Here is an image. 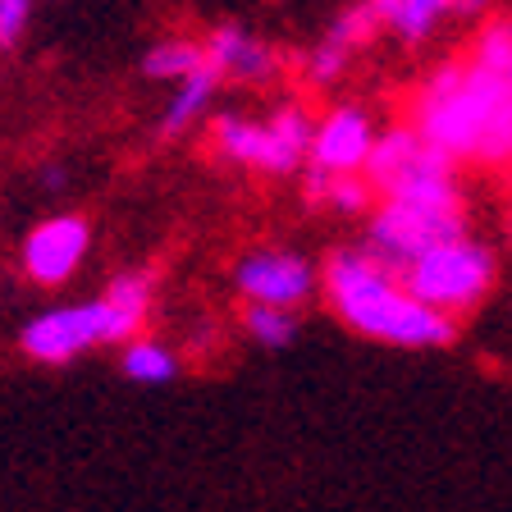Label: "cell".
Returning <instances> with one entry per match:
<instances>
[{
  "label": "cell",
  "instance_id": "cell-12",
  "mask_svg": "<svg viewBox=\"0 0 512 512\" xmlns=\"http://www.w3.org/2000/svg\"><path fill=\"white\" fill-rule=\"evenodd\" d=\"M215 151L234 165H247V170H266V124H256L247 115H220L215 119Z\"/></svg>",
  "mask_w": 512,
  "mask_h": 512
},
{
  "label": "cell",
  "instance_id": "cell-3",
  "mask_svg": "<svg viewBox=\"0 0 512 512\" xmlns=\"http://www.w3.org/2000/svg\"><path fill=\"white\" fill-rule=\"evenodd\" d=\"M151 307V284L142 275H119L106 288L101 302H83V307H60L42 311L23 330V352L37 362H69L92 343L110 339H133L147 320Z\"/></svg>",
  "mask_w": 512,
  "mask_h": 512
},
{
  "label": "cell",
  "instance_id": "cell-20",
  "mask_svg": "<svg viewBox=\"0 0 512 512\" xmlns=\"http://www.w3.org/2000/svg\"><path fill=\"white\" fill-rule=\"evenodd\" d=\"M348 60L352 55L343 51V46H334V42H320L316 51H311V60H307V78L316 87H325V83H334V78L348 69Z\"/></svg>",
  "mask_w": 512,
  "mask_h": 512
},
{
  "label": "cell",
  "instance_id": "cell-21",
  "mask_svg": "<svg viewBox=\"0 0 512 512\" xmlns=\"http://www.w3.org/2000/svg\"><path fill=\"white\" fill-rule=\"evenodd\" d=\"M28 28V0H0V51H10Z\"/></svg>",
  "mask_w": 512,
  "mask_h": 512
},
{
  "label": "cell",
  "instance_id": "cell-23",
  "mask_svg": "<svg viewBox=\"0 0 512 512\" xmlns=\"http://www.w3.org/2000/svg\"><path fill=\"white\" fill-rule=\"evenodd\" d=\"M471 5H485V0H458V10H471Z\"/></svg>",
  "mask_w": 512,
  "mask_h": 512
},
{
  "label": "cell",
  "instance_id": "cell-8",
  "mask_svg": "<svg viewBox=\"0 0 512 512\" xmlns=\"http://www.w3.org/2000/svg\"><path fill=\"white\" fill-rule=\"evenodd\" d=\"M375 138L380 133H375L371 115L362 106H334L325 119H316L307 165H316L325 174H362Z\"/></svg>",
  "mask_w": 512,
  "mask_h": 512
},
{
  "label": "cell",
  "instance_id": "cell-11",
  "mask_svg": "<svg viewBox=\"0 0 512 512\" xmlns=\"http://www.w3.org/2000/svg\"><path fill=\"white\" fill-rule=\"evenodd\" d=\"M311 133H316V119L307 115V106L288 101L275 115L266 119V174H293L302 160L311 156Z\"/></svg>",
  "mask_w": 512,
  "mask_h": 512
},
{
  "label": "cell",
  "instance_id": "cell-5",
  "mask_svg": "<svg viewBox=\"0 0 512 512\" xmlns=\"http://www.w3.org/2000/svg\"><path fill=\"white\" fill-rule=\"evenodd\" d=\"M398 275H403V284L421 302L462 320L467 311H476L494 293V284H499V256L480 243V238L453 234L444 243H435L430 252H421L416 261H407Z\"/></svg>",
  "mask_w": 512,
  "mask_h": 512
},
{
  "label": "cell",
  "instance_id": "cell-10",
  "mask_svg": "<svg viewBox=\"0 0 512 512\" xmlns=\"http://www.w3.org/2000/svg\"><path fill=\"white\" fill-rule=\"evenodd\" d=\"M206 60L220 69V78H238V83H270L279 74V55L234 23H224L206 37Z\"/></svg>",
  "mask_w": 512,
  "mask_h": 512
},
{
  "label": "cell",
  "instance_id": "cell-19",
  "mask_svg": "<svg viewBox=\"0 0 512 512\" xmlns=\"http://www.w3.org/2000/svg\"><path fill=\"white\" fill-rule=\"evenodd\" d=\"M325 206H334L339 215H362L371 206V179H357V174H334L330 192H325Z\"/></svg>",
  "mask_w": 512,
  "mask_h": 512
},
{
  "label": "cell",
  "instance_id": "cell-18",
  "mask_svg": "<svg viewBox=\"0 0 512 512\" xmlns=\"http://www.w3.org/2000/svg\"><path fill=\"white\" fill-rule=\"evenodd\" d=\"M453 10H458V0H403L389 28H394L403 42H421V37H430V32L439 28V19Z\"/></svg>",
  "mask_w": 512,
  "mask_h": 512
},
{
  "label": "cell",
  "instance_id": "cell-4",
  "mask_svg": "<svg viewBox=\"0 0 512 512\" xmlns=\"http://www.w3.org/2000/svg\"><path fill=\"white\" fill-rule=\"evenodd\" d=\"M453 234H467V202L462 188H430V192H389L380 197V206L371 211L366 224V243L380 261H389L394 270H403L407 261H416L421 252H430L435 243Z\"/></svg>",
  "mask_w": 512,
  "mask_h": 512
},
{
  "label": "cell",
  "instance_id": "cell-13",
  "mask_svg": "<svg viewBox=\"0 0 512 512\" xmlns=\"http://www.w3.org/2000/svg\"><path fill=\"white\" fill-rule=\"evenodd\" d=\"M215 87H220V69H215L211 60H206L202 69H192L188 78H179V92H174L170 110H165V133H179V128H188L192 119L211 106Z\"/></svg>",
  "mask_w": 512,
  "mask_h": 512
},
{
  "label": "cell",
  "instance_id": "cell-7",
  "mask_svg": "<svg viewBox=\"0 0 512 512\" xmlns=\"http://www.w3.org/2000/svg\"><path fill=\"white\" fill-rule=\"evenodd\" d=\"M234 279L247 302H275V307H293V311L316 293V270H311L307 256L279 252V247L247 252L243 261H238Z\"/></svg>",
  "mask_w": 512,
  "mask_h": 512
},
{
  "label": "cell",
  "instance_id": "cell-6",
  "mask_svg": "<svg viewBox=\"0 0 512 512\" xmlns=\"http://www.w3.org/2000/svg\"><path fill=\"white\" fill-rule=\"evenodd\" d=\"M366 179L380 197L389 192H430V188H453L458 183V160L439 151L421 128H389L380 133L366 160Z\"/></svg>",
  "mask_w": 512,
  "mask_h": 512
},
{
  "label": "cell",
  "instance_id": "cell-16",
  "mask_svg": "<svg viewBox=\"0 0 512 512\" xmlns=\"http://www.w3.org/2000/svg\"><path fill=\"white\" fill-rule=\"evenodd\" d=\"M247 334L266 348H284L293 334H298V316L293 307H275V302H247V316H243Z\"/></svg>",
  "mask_w": 512,
  "mask_h": 512
},
{
  "label": "cell",
  "instance_id": "cell-14",
  "mask_svg": "<svg viewBox=\"0 0 512 512\" xmlns=\"http://www.w3.org/2000/svg\"><path fill=\"white\" fill-rule=\"evenodd\" d=\"M202 64H206V46L183 42V37H170V42H160V46H151L147 51L142 74L160 78V83H179V78H188L192 69H202Z\"/></svg>",
  "mask_w": 512,
  "mask_h": 512
},
{
  "label": "cell",
  "instance_id": "cell-22",
  "mask_svg": "<svg viewBox=\"0 0 512 512\" xmlns=\"http://www.w3.org/2000/svg\"><path fill=\"white\" fill-rule=\"evenodd\" d=\"M375 5V14H380V23L384 28H389V23H394V14H398V5H403V0H371Z\"/></svg>",
  "mask_w": 512,
  "mask_h": 512
},
{
  "label": "cell",
  "instance_id": "cell-15",
  "mask_svg": "<svg viewBox=\"0 0 512 512\" xmlns=\"http://www.w3.org/2000/svg\"><path fill=\"white\" fill-rule=\"evenodd\" d=\"M174 371H179L174 352L160 348L156 339L128 343V352H124V375H128V380H138V384H165V380H174Z\"/></svg>",
  "mask_w": 512,
  "mask_h": 512
},
{
  "label": "cell",
  "instance_id": "cell-17",
  "mask_svg": "<svg viewBox=\"0 0 512 512\" xmlns=\"http://www.w3.org/2000/svg\"><path fill=\"white\" fill-rule=\"evenodd\" d=\"M384 23H380V14H375V5L371 0H357V5H348V10L339 14V19L330 23V32H325V42H334V46H343V51H362L366 42H371L375 32H380Z\"/></svg>",
  "mask_w": 512,
  "mask_h": 512
},
{
  "label": "cell",
  "instance_id": "cell-1",
  "mask_svg": "<svg viewBox=\"0 0 512 512\" xmlns=\"http://www.w3.org/2000/svg\"><path fill=\"white\" fill-rule=\"evenodd\" d=\"M325 302L362 339L394 348H448L458 339V316L430 307L403 284L389 261L371 247H343L325 266Z\"/></svg>",
  "mask_w": 512,
  "mask_h": 512
},
{
  "label": "cell",
  "instance_id": "cell-2",
  "mask_svg": "<svg viewBox=\"0 0 512 512\" xmlns=\"http://www.w3.org/2000/svg\"><path fill=\"white\" fill-rule=\"evenodd\" d=\"M416 128L458 165H512V78L485 64H439L416 92Z\"/></svg>",
  "mask_w": 512,
  "mask_h": 512
},
{
  "label": "cell",
  "instance_id": "cell-9",
  "mask_svg": "<svg viewBox=\"0 0 512 512\" xmlns=\"http://www.w3.org/2000/svg\"><path fill=\"white\" fill-rule=\"evenodd\" d=\"M87 256V224L78 215H55L37 224L23 243V266L37 284H64Z\"/></svg>",
  "mask_w": 512,
  "mask_h": 512
}]
</instances>
